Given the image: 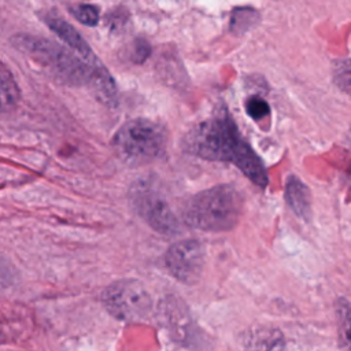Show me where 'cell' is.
<instances>
[{"instance_id":"cell-1","label":"cell","mask_w":351,"mask_h":351,"mask_svg":"<svg viewBox=\"0 0 351 351\" xmlns=\"http://www.w3.org/2000/svg\"><path fill=\"white\" fill-rule=\"evenodd\" d=\"M185 149L206 160L234 165L255 185H267V173L261 158L240 134L226 110H219L208 119L195 125L185 136Z\"/></svg>"},{"instance_id":"cell-2","label":"cell","mask_w":351,"mask_h":351,"mask_svg":"<svg viewBox=\"0 0 351 351\" xmlns=\"http://www.w3.org/2000/svg\"><path fill=\"white\" fill-rule=\"evenodd\" d=\"M241 207L243 199L234 186L215 185L193 195L182 208V218L204 232H226L239 222Z\"/></svg>"},{"instance_id":"cell-3","label":"cell","mask_w":351,"mask_h":351,"mask_svg":"<svg viewBox=\"0 0 351 351\" xmlns=\"http://www.w3.org/2000/svg\"><path fill=\"white\" fill-rule=\"evenodd\" d=\"M112 145L126 163L145 165L163 156L166 136L156 122L137 118L119 128L112 138Z\"/></svg>"},{"instance_id":"cell-4","label":"cell","mask_w":351,"mask_h":351,"mask_svg":"<svg viewBox=\"0 0 351 351\" xmlns=\"http://www.w3.org/2000/svg\"><path fill=\"white\" fill-rule=\"evenodd\" d=\"M129 199L133 210L154 230L165 236L180 233V222L167 199L154 182L140 180L130 186Z\"/></svg>"},{"instance_id":"cell-5","label":"cell","mask_w":351,"mask_h":351,"mask_svg":"<svg viewBox=\"0 0 351 351\" xmlns=\"http://www.w3.org/2000/svg\"><path fill=\"white\" fill-rule=\"evenodd\" d=\"M101 302L114 318L126 322L144 319L152 308L151 295L145 287L136 280H119L112 282L103 291Z\"/></svg>"},{"instance_id":"cell-6","label":"cell","mask_w":351,"mask_h":351,"mask_svg":"<svg viewBox=\"0 0 351 351\" xmlns=\"http://www.w3.org/2000/svg\"><path fill=\"white\" fill-rule=\"evenodd\" d=\"M165 265L178 281L195 282L204 266V247L197 240L177 241L165 254Z\"/></svg>"},{"instance_id":"cell-7","label":"cell","mask_w":351,"mask_h":351,"mask_svg":"<svg viewBox=\"0 0 351 351\" xmlns=\"http://www.w3.org/2000/svg\"><path fill=\"white\" fill-rule=\"evenodd\" d=\"M48 26L70 47L73 48L75 52H78V55H81L85 60H88L90 63V66L93 67H101L100 63L96 60L95 55L92 53L89 45L82 40V37L73 29L71 25H69L67 22L59 19V18H51L47 19Z\"/></svg>"},{"instance_id":"cell-8","label":"cell","mask_w":351,"mask_h":351,"mask_svg":"<svg viewBox=\"0 0 351 351\" xmlns=\"http://www.w3.org/2000/svg\"><path fill=\"white\" fill-rule=\"evenodd\" d=\"M285 200L288 206L292 208V211L303 218L308 219L311 213V204H310V193L307 186L295 176L288 177L287 185H285Z\"/></svg>"},{"instance_id":"cell-9","label":"cell","mask_w":351,"mask_h":351,"mask_svg":"<svg viewBox=\"0 0 351 351\" xmlns=\"http://www.w3.org/2000/svg\"><path fill=\"white\" fill-rule=\"evenodd\" d=\"M19 99L18 86L8 71V69L3 64L1 66V107L3 110L15 104Z\"/></svg>"},{"instance_id":"cell-10","label":"cell","mask_w":351,"mask_h":351,"mask_svg":"<svg viewBox=\"0 0 351 351\" xmlns=\"http://www.w3.org/2000/svg\"><path fill=\"white\" fill-rule=\"evenodd\" d=\"M244 107H245V112L248 114V117L252 118L254 121H261L262 118L267 117L270 112V107H269L267 101L259 96L248 97L244 103Z\"/></svg>"},{"instance_id":"cell-11","label":"cell","mask_w":351,"mask_h":351,"mask_svg":"<svg viewBox=\"0 0 351 351\" xmlns=\"http://www.w3.org/2000/svg\"><path fill=\"white\" fill-rule=\"evenodd\" d=\"M339 319L343 346L351 348V306L348 303H343L339 307Z\"/></svg>"},{"instance_id":"cell-12","label":"cell","mask_w":351,"mask_h":351,"mask_svg":"<svg viewBox=\"0 0 351 351\" xmlns=\"http://www.w3.org/2000/svg\"><path fill=\"white\" fill-rule=\"evenodd\" d=\"M71 12L81 23L88 26H95L99 21V11L96 7L90 4L75 5L74 8H71Z\"/></svg>"},{"instance_id":"cell-13","label":"cell","mask_w":351,"mask_h":351,"mask_svg":"<svg viewBox=\"0 0 351 351\" xmlns=\"http://www.w3.org/2000/svg\"><path fill=\"white\" fill-rule=\"evenodd\" d=\"M335 81L343 90L351 95V60H343L336 64Z\"/></svg>"}]
</instances>
